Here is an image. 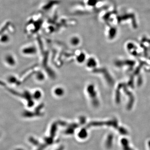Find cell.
<instances>
[{
	"label": "cell",
	"instance_id": "cell-2",
	"mask_svg": "<svg viewBox=\"0 0 150 150\" xmlns=\"http://www.w3.org/2000/svg\"><path fill=\"white\" fill-rule=\"evenodd\" d=\"M5 85V83H4V82L0 80V86H4Z\"/></svg>",
	"mask_w": 150,
	"mask_h": 150
},
{
	"label": "cell",
	"instance_id": "cell-1",
	"mask_svg": "<svg viewBox=\"0 0 150 150\" xmlns=\"http://www.w3.org/2000/svg\"><path fill=\"white\" fill-rule=\"evenodd\" d=\"M4 61L6 64L10 67H13L16 64V60L11 54H8L5 56Z\"/></svg>",
	"mask_w": 150,
	"mask_h": 150
}]
</instances>
